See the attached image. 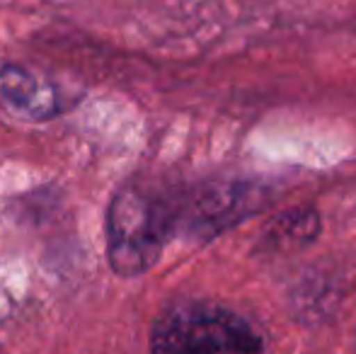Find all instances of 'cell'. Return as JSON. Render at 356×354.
I'll list each match as a JSON object with an SVG mask.
<instances>
[{
  "label": "cell",
  "instance_id": "cell-1",
  "mask_svg": "<svg viewBox=\"0 0 356 354\" xmlns=\"http://www.w3.org/2000/svg\"><path fill=\"white\" fill-rule=\"evenodd\" d=\"M150 354H272L262 325L216 301H179L153 323Z\"/></svg>",
  "mask_w": 356,
  "mask_h": 354
},
{
  "label": "cell",
  "instance_id": "cell-2",
  "mask_svg": "<svg viewBox=\"0 0 356 354\" xmlns=\"http://www.w3.org/2000/svg\"><path fill=\"white\" fill-rule=\"evenodd\" d=\"M168 202L138 182L124 184L107 211V257L119 277H138L155 265L170 238Z\"/></svg>",
  "mask_w": 356,
  "mask_h": 354
},
{
  "label": "cell",
  "instance_id": "cell-3",
  "mask_svg": "<svg viewBox=\"0 0 356 354\" xmlns=\"http://www.w3.org/2000/svg\"><path fill=\"white\" fill-rule=\"evenodd\" d=\"M61 90L22 66L0 68V112L19 122H49L63 112Z\"/></svg>",
  "mask_w": 356,
  "mask_h": 354
}]
</instances>
